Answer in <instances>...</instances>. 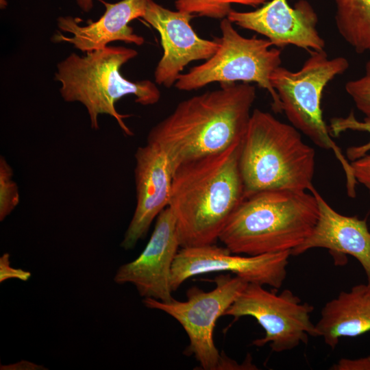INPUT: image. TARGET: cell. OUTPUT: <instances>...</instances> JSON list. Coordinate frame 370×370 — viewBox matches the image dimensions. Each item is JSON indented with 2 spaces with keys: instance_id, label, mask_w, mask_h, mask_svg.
<instances>
[{
  "instance_id": "1",
  "label": "cell",
  "mask_w": 370,
  "mask_h": 370,
  "mask_svg": "<svg viewBox=\"0 0 370 370\" xmlns=\"http://www.w3.org/2000/svg\"><path fill=\"white\" fill-rule=\"evenodd\" d=\"M182 101L150 130L147 140L160 145L174 171L186 162L223 151L241 143L256 97L249 83L220 84Z\"/></svg>"
},
{
  "instance_id": "2",
  "label": "cell",
  "mask_w": 370,
  "mask_h": 370,
  "mask_svg": "<svg viewBox=\"0 0 370 370\" xmlns=\"http://www.w3.org/2000/svg\"><path fill=\"white\" fill-rule=\"evenodd\" d=\"M241 144L175 168L168 207L175 219L180 247L214 244L245 198Z\"/></svg>"
},
{
  "instance_id": "3",
  "label": "cell",
  "mask_w": 370,
  "mask_h": 370,
  "mask_svg": "<svg viewBox=\"0 0 370 370\" xmlns=\"http://www.w3.org/2000/svg\"><path fill=\"white\" fill-rule=\"evenodd\" d=\"M318 217V203L311 192L260 191L243 199L219 240L236 254L291 252L310 236Z\"/></svg>"
},
{
  "instance_id": "4",
  "label": "cell",
  "mask_w": 370,
  "mask_h": 370,
  "mask_svg": "<svg viewBox=\"0 0 370 370\" xmlns=\"http://www.w3.org/2000/svg\"><path fill=\"white\" fill-rule=\"evenodd\" d=\"M137 55L136 50L123 46H107L84 56L71 53L57 64L55 73L62 99L81 103L87 110L93 130L99 129V115L108 114L116 120L125 135L133 136L124 121L130 115L120 114L116 102L133 95L136 103L149 106L160 98L155 83L149 79L132 82L121 73V66Z\"/></svg>"
},
{
  "instance_id": "5",
  "label": "cell",
  "mask_w": 370,
  "mask_h": 370,
  "mask_svg": "<svg viewBox=\"0 0 370 370\" xmlns=\"http://www.w3.org/2000/svg\"><path fill=\"white\" fill-rule=\"evenodd\" d=\"M314 166V149L299 130L269 112L254 110L239 156L245 197L267 190H310Z\"/></svg>"
},
{
  "instance_id": "6",
  "label": "cell",
  "mask_w": 370,
  "mask_h": 370,
  "mask_svg": "<svg viewBox=\"0 0 370 370\" xmlns=\"http://www.w3.org/2000/svg\"><path fill=\"white\" fill-rule=\"evenodd\" d=\"M309 53L299 71L280 66L271 73L270 82L291 125L319 147L333 151L345 172L347 195L355 197L357 181L351 163L332 138L321 108L324 88L348 69L349 62L344 57L329 58L324 50Z\"/></svg>"
},
{
  "instance_id": "7",
  "label": "cell",
  "mask_w": 370,
  "mask_h": 370,
  "mask_svg": "<svg viewBox=\"0 0 370 370\" xmlns=\"http://www.w3.org/2000/svg\"><path fill=\"white\" fill-rule=\"evenodd\" d=\"M219 47L205 62L180 74L175 87L182 91L199 89L210 83L255 82L266 89L272 99L275 112H282L279 96L273 88L270 76L281 64V51L268 39L245 38L233 27L227 18L220 23Z\"/></svg>"
},
{
  "instance_id": "8",
  "label": "cell",
  "mask_w": 370,
  "mask_h": 370,
  "mask_svg": "<svg viewBox=\"0 0 370 370\" xmlns=\"http://www.w3.org/2000/svg\"><path fill=\"white\" fill-rule=\"evenodd\" d=\"M214 289L210 291L193 286L186 292L187 299L161 301L144 298L145 307L168 314L183 327L189 339L186 352L193 355L204 370L249 369L247 362L240 365L223 358L215 346L213 332L217 319L233 304L248 282L229 273L217 276Z\"/></svg>"
},
{
  "instance_id": "9",
  "label": "cell",
  "mask_w": 370,
  "mask_h": 370,
  "mask_svg": "<svg viewBox=\"0 0 370 370\" xmlns=\"http://www.w3.org/2000/svg\"><path fill=\"white\" fill-rule=\"evenodd\" d=\"M314 307L288 290L280 293L265 289L262 285L248 283L223 316L239 318L250 316L264 329V337L252 345L269 343L274 352L290 351L306 344L309 336H317L315 324L310 321Z\"/></svg>"
},
{
  "instance_id": "10",
  "label": "cell",
  "mask_w": 370,
  "mask_h": 370,
  "mask_svg": "<svg viewBox=\"0 0 370 370\" xmlns=\"http://www.w3.org/2000/svg\"><path fill=\"white\" fill-rule=\"evenodd\" d=\"M290 251L241 256L214 244L181 247L171 269V287L176 291L188 278L212 272L235 274L248 283L281 288L287 275Z\"/></svg>"
},
{
  "instance_id": "11",
  "label": "cell",
  "mask_w": 370,
  "mask_h": 370,
  "mask_svg": "<svg viewBox=\"0 0 370 370\" xmlns=\"http://www.w3.org/2000/svg\"><path fill=\"white\" fill-rule=\"evenodd\" d=\"M179 247L175 219L166 207L158 216L145 249L135 260L117 269L114 282L134 285L144 298L172 300L171 269Z\"/></svg>"
},
{
  "instance_id": "12",
  "label": "cell",
  "mask_w": 370,
  "mask_h": 370,
  "mask_svg": "<svg viewBox=\"0 0 370 370\" xmlns=\"http://www.w3.org/2000/svg\"><path fill=\"white\" fill-rule=\"evenodd\" d=\"M194 15L171 11L148 0L143 18L160 34L163 55L155 71V82L170 88L190 62L208 60L219 47L217 39L200 38L190 25Z\"/></svg>"
},
{
  "instance_id": "13",
  "label": "cell",
  "mask_w": 370,
  "mask_h": 370,
  "mask_svg": "<svg viewBox=\"0 0 370 370\" xmlns=\"http://www.w3.org/2000/svg\"><path fill=\"white\" fill-rule=\"evenodd\" d=\"M136 206L121 247L133 249L144 238L153 220L169 206L173 166L164 149L148 140L135 153Z\"/></svg>"
},
{
  "instance_id": "14",
  "label": "cell",
  "mask_w": 370,
  "mask_h": 370,
  "mask_svg": "<svg viewBox=\"0 0 370 370\" xmlns=\"http://www.w3.org/2000/svg\"><path fill=\"white\" fill-rule=\"evenodd\" d=\"M227 18L242 28L266 36L278 47L292 45L308 51L324 50L325 41L317 29V15L304 0L294 7L287 0H271L254 11L232 10Z\"/></svg>"
},
{
  "instance_id": "15",
  "label": "cell",
  "mask_w": 370,
  "mask_h": 370,
  "mask_svg": "<svg viewBox=\"0 0 370 370\" xmlns=\"http://www.w3.org/2000/svg\"><path fill=\"white\" fill-rule=\"evenodd\" d=\"M310 192L319 206L317 223L304 242L291 251L300 255L314 248L329 250L335 263H346V255L356 258L362 267L370 291V231L365 219L343 215L334 210L313 187Z\"/></svg>"
},
{
  "instance_id": "16",
  "label": "cell",
  "mask_w": 370,
  "mask_h": 370,
  "mask_svg": "<svg viewBox=\"0 0 370 370\" xmlns=\"http://www.w3.org/2000/svg\"><path fill=\"white\" fill-rule=\"evenodd\" d=\"M148 0H121L114 3H105L106 10L96 21H88L85 25L71 16H59L57 26L60 30L69 33L65 36L58 32L51 40L54 42H68L82 52L87 53L103 49L114 41L140 46L145 42L143 36L134 32L130 22L143 18Z\"/></svg>"
},
{
  "instance_id": "17",
  "label": "cell",
  "mask_w": 370,
  "mask_h": 370,
  "mask_svg": "<svg viewBox=\"0 0 370 370\" xmlns=\"http://www.w3.org/2000/svg\"><path fill=\"white\" fill-rule=\"evenodd\" d=\"M317 336L334 349L343 337H356L370 331V291L367 284H357L341 291L328 301L315 324Z\"/></svg>"
},
{
  "instance_id": "18",
  "label": "cell",
  "mask_w": 370,
  "mask_h": 370,
  "mask_svg": "<svg viewBox=\"0 0 370 370\" xmlns=\"http://www.w3.org/2000/svg\"><path fill=\"white\" fill-rule=\"evenodd\" d=\"M335 22L343 40L358 53L370 52V0H334Z\"/></svg>"
},
{
  "instance_id": "19",
  "label": "cell",
  "mask_w": 370,
  "mask_h": 370,
  "mask_svg": "<svg viewBox=\"0 0 370 370\" xmlns=\"http://www.w3.org/2000/svg\"><path fill=\"white\" fill-rule=\"evenodd\" d=\"M266 0H176L177 10L194 16L223 19L232 11L231 4L238 3L253 7L264 3Z\"/></svg>"
},
{
  "instance_id": "20",
  "label": "cell",
  "mask_w": 370,
  "mask_h": 370,
  "mask_svg": "<svg viewBox=\"0 0 370 370\" xmlns=\"http://www.w3.org/2000/svg\"><path fill=\"white\" fill-rule=\"evenodd\" d=\"M329 130L332 136L337 137L347 130L367 132L370 134V118L358 121L353 111L345 117H334L330 119ZM370 151V139L362 145L349 147L346 150V158L351 162L356 160Z\"/></svg>"
},
{
  "instance_id": "21",
  "label": "cell",
  "mask_w": 370,
  "mask_h": 370,
  "mask_svg": "<svg viewBox=\"0 0 370 370\" xmlns=\"http://www.w3.org/2000/svg\"><path fill=\"white\" fill-rule=\"evenodd\" d=\"M13 170L3 156L0 158V221H3L17 206L20 196L12 179Z\"/></svg>"
},
{
  "instance_id": "22",
  "label": "cell",
  "mask_w": 370,
  "mask_h": 370,
  "mask_svg": "<svg viewBox=\"0 0 370 370\" xmlns=\"http://www.w3.org/2000/svg\"><path fill=\"white\" fill-rule=\"evenodd\" d=\"M345 88L356 108L370 118V58L365 64L363 75L347 82Z\"/></svg>"
},
{
  "instance_id": "23",
  "label": "cell",
  "mask_w": 370,
  "mask_h": 370,
  "mask_svg": "<svg viewBox=\"0 0 370 370\" xmlns=\"http://www.w3.org/2000/svg\"><path fill=\"white\" fill-rule=\"evenodd\" d=\"M10 258L8 253H4L0 257V282L2 283L9 279L27 281L31 278V273L22 269L12 267L10 265Z\"/></svg>"
},
{
  "instance_id": "24",
  "label": "cell",
  "mask_w": 370,
  "mask_h": 370,
  "mask_svg": "<svg viewBox=\"0 0 370 370\" xmlns=\"http://www.w3.org/2000/svg\"><path fill=\"white\" fill-rule=\"evenodd\" d=\"M357 182L362 184L370 194V153L350 162Z\"/></svg>"
},
{
  "instance_id": "25",
  "label": "cell",
  "mask_w": 370,
  "mask_h": 370,
  "mask_svg": "<svg viewBox=\"0 0 370 370\" xmlns=\"http://www.w3.org/2000/svg\"><path fill=\"white\" fill-rule=\"evenodd\" d=\"M332 370H370V356L356 359L341 358L334 364Z\"/></svg>"
},
{
  "instance_id": "26",
  "label": "cell",
  "mask_w": 370,
  "mask_h": 370,
  "mask_svg": "<svg viewBox=\"0 0 370 370\" xmlns=\"http://www.w3.org/2000/svg\"><path fill=\"white\" fill-rule=\"evenodd\" d=\"M43 366H41L38 364H35L32 362H29L27 360H21L20 362L14 363V364H10L7 365H1V369H14V370H38V369H46V368H43Z\"/></svg>"
},
{
  "instance_id": "27",
  "label": "cell",
  "mask_w": 370,
  "mask_h": 370,
  "mask_svg": "<svg viewBox=\"0 0 370 370\" xmlns=\"http://www.w3.org/2000/svg\"><path fill=\"white\" fill-rule=\"evenodd\" d=\"M93 1L94 0H76L79 8L85 12H88L92 9Z\"/></svg>"
}]
</instances>
